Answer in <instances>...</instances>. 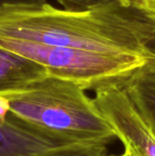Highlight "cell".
<instances>
[{
	"mask_svg": "<svg viewBox=\"0 0 155 156\" xmlns=\"http://www.w3.org/2000/svg\"><path fill=\"white\" fill-rule=\"evenodd\" d=\"M71 144L13 115L0 95V156H42Z\"/></svg>",
	"mask_w": 155,
	"mask_h": 156,
	"instance_id": "cell-5",
	"label": "cell"
},
{
	"mask_svg": "<svg viewBox=\"0 0 155 156\" xmlns=\"http://www.w3.org/2000/svg\"><path fill=\"white\" fill-rule=\"evenodd\" d=\"M142 5H143L144 10L147 12V14L149 15V16L152 18V20L154 23L153 34L147 40V42L145 43V45H144V52H145V56H146L147 59H153V60H155V8L153 7V6H150V5H144L143 3H142Z\"/></svg>",
	"mask_w": 155,
	"mask_h": 156,
	"instance_id": "cell-10",
	"label": "cell"
},
{
	"mask_svg": "<svg viewBox=\"0 0 155 156\" xmlns=\"http://www.w3.org/2000/svg\"><path fill=\"white\" fill-rule=\"evenodd\" d=\"M154 23L140 0H117L87 11L69 12L49 4L0 5V37L146 58L144 45Z\"/></svg>",
	"mask_w": 155,
	"mask_h": 156,
	"instance_id": "cell-1",
	"label": "cell"
},
{
	"mask_svg": "<svg viewBox=\"0 0 155 156\" xmlns=\"http://www.w3.org/2000/svg\"><path fill=\"white\" fill-rule=\"evenodd\" d=\"M119 81L155 133V60L147 59Z\"/></svg>",
	"mask_w": 155,
	"mask_h": 156,
	"instance_id": "cell-6",
	"label": "cell"
},
{
	"mask_svg": "<svg viewBox=\"0 0 155 156\" xmlns=\"http://www.w3.org/2000/svg\"><path fill=\"white\" fill-rule=\"evenodd\" d=\"M69 12H87L94 10L117 0H56Z\"/></svg>",
	"mask_w": 155,
	"mask_h": 156,
	"instance_id": "cell-9",
	"label": "cell"
},
{
	"mask_svg": "<svg viewBox=\"0 0 155 156\" xmlns=\"http://www.w3.org/2000/svg\"><path fill=\"white\" fill-rule=\"evenodd\" d=\"M0 46L44 66L48 75L86 90L122 80L146 63L142 55L111 53L0 37Z\"/></svg>",
	"mask_w": 155,
	"mask_h": 156,
	"instance_id": "cell-3",
	"label": "cell"
},
{
	"mask_svg": "<svg viewBox=\"0 0 155 156\" xmlns=\"http://www.w3.org/2000/svg\"><path fill=\"white\" fill-rule=\"evenodd\" d=\"M141 2L144 5L153 6L155 8V0H141Z\"/></svg>",
	"mask_w": 155,
	"mask_h": 156,
	"instance_id": "cell-13",
	"label": "cell"
},
{
	"mask_svg": "<svg viewBox=\"0 0 155 156\" xmlns=\"http://www.w3.org/2000/svg\"><path fill=\"white\" fill-rule=\"evenodd\" d=\"M111 156H137L132 151L131 148H129L128 146H124V151L120 154H112Z\"/></svg>",
	"mask_w": 155,
	"mask_h": 156,
	"instance_id": "cell-12",
	"label": "cell"
},
{
	"mask_svg": "<svg viewBox=\"0 0 155 156\" xmlns=\"http://www.w3.org/2000/svg\"><path fill=\"white\" fill-rule=\"evenodd\" d=\"M0 95L13 115L68 141L108 144L117 138L94 100L70 80L48 75Z\"/></svg>",
	"mask_w": 155,
	"mask_h": 156,
	"instance_id": "cell-2",
	"label": "cell"
},
{
	"mask_svg": "<svg viewBox=\"0 0 155 156\" xmlns=\"http://www.w3.org/2000/svg\"><path fill=\"white\" fill-rule=\"evenodd\" d=\"M42 156H107L103 143H75L52 150Z\"/></svg>",
	"mask_w": 155,
	"mask_h": 156,
	"instance_id": "cell-8",
	"label": "cell"
},
{
	"mask_svg": "<svg viewBox=\"0 0 155 156\" xmlns=\"http://www.w3.org/2000/svg\"><path fill=\"white\" fill-rule=\"evenodd\" d=\"M48 75L44 66L0 46V93L21 89Z\"/></svg>",
	"mask_w": 155,
	"mask_h": 156,
	"instance_id": "cell-7",
	"label": "cell"
},
{
	"mask_svg": "<svg viewBox=\"0 0 155 156\" xmlns=\"http://www.w3.org/2000/svg\"><path fill=\"white\" fill-rule=\"evenodd\" d=\"M94 101L124 146L137 156H155V133L118 80L94 89Z\"/></svg>",
	"mask_w": 155,
	"mask_h": 156,
	"instance_id": "cell-4",
	"label": "cell"
},
{
	"mask_svg": "<svg viewBox=\"0 0 155 156\" xmlns=\"http://www.w3.org/2000/svg\"><path fill=\"white\" fill-rule=\"evenodd\" d=\"M46 0H0V5L4 4H14V3H35L41 4L46 3Z\"/></svg>",
	"mask_w": 155,
	"mask_h": 156,
	"instance_id": "cell-11",
	"label": "cell"
}]
</instances>
